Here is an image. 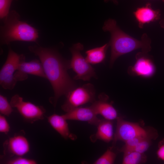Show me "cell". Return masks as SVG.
<instances>
[{
  "label": "cell",
  "mask_w": 164,
  "mask_h": 164,
  "mask_svg": "<svg viewBox=\"0 0 164 164\" xmlns=\"http://www.w3.org/2000/svg\"><path fill=\"white\" fill-rule=\"evenodd\" d=\"M83 49L84 46L80 43L75 44L70 48L72 57L69 60L70 68L76 74L74 80L89 81L92 77H97L94 68L81 54V51Z\"/></svg>",
  "instance_id": "obj_4"
},
{
  "label": "cell",
  "mask_w": 164,
  "mask_h": 164,
  "mask_svg": "<svg viewBox=\"0 0 164 164\" xmlns=\"http://www.w3.org/2000/svg\"><path fill=\"white\" fill-rule=\"evenodd\" d=\"M104 2H107L109 1L113 2L114 4L118 5V0H104Z\"/></svg>",
  "instance_id": "obj_27"
},
{
  "label": "cell",
  "mask_w": 164,
  "mask_h": 164,
  "mask_svg": "<svg viewBox=\"0 0 164 164\" xmlns=\"http://www.w3.org/2000/svg\"><path fill=\"white\" fill-rule=\"evenodd\" d=\"M151 139H147L139 142L135 146L126 149L122 152L129 151H134L142 153H144L149 148L151 144Z\"/></svg>",
  "instance_id": "obj_21"
},
{
  "label": "cell",
  "mask_w": 164,
  "mask_h": 164,
  "mask_svg": "<svg viewBox=\"0 0 164 164\" xmlns=\"http://www.w3.org/2000/svg\"><path fill=\"white\" fill-rule=\"evenodd\" d=\"M12 107L6 97L0 94V113L4 116H9L13 111Z\"/></svg>",
  "instance_id": "obj_22"
},
{
  "label": "cell",
  "mask_w": 164,
  "mask_h": 164,
  "mask_svg": "<svg viewBox=\"0 0 164 164\" xmlns=\"http://www.w3.org/2000/svg\"><path fill=\"white\" fill-rule=\"evenodd\" d=\"M47 120L52 127L65 139L76 140V136L70 132L67 120L62 115L54 114L48 116Z\"/></svg>",
  "instance_id": "obj_14"
},
{
  "label": "cell",
  "mask_w": 164,
  "mask_h": 164,
  "mask_svg": "<svg viewBox=\"0 0 164 164\" xmlns=\"http://www.w3.org/2000/svg\"><path fill=\"white\" fill-rule=\"evenodd\" d=\"M109 97L106 94H101L98 99L92 103L91 107L97 115L100 114L104 119L112 121L118 117L117 110L113 106V102L108 101Z\"/></svg>",
  "instance_id": "obj_11"
},
{
  "label": "cell",
  "mask_w": 164,
  "mask_h": 164,
  "mask_svg": "<svg viewBox=\"0 0 164 164\" xmlns=\"http://www.w3.org/2000/svg\"><path fill=\"white\" fill-rule=\"evenodd\" d=\"M102 29L104 32H109L111 34L109 42L111 47V67L122 55L139 49H141L142 52L147 53L151 50V40L146 33L142 34L140 40L137 39L123 31L114 19H109L106 21Z\"/></svg>",
  "instance_id": "obj_2"
},
{
  "label": "cell",
  "mask_w": 164,
  "mask_h": 164,
  "mask_svg": "<svg viewBox=\"0 0 164 164\" xmlns=\"http://www.w3.org/2000/svg\"><path fill=\"white\" fill-rule=\"evenodd\" d=\"M62 115L67 120L85 121L96 126L101 120L97 117V115L91 106L78 107Z\"/></svg>",
  "instance_id": "obj_12"
},
{
  "label": "cell",
  "mask_w": 164,
  "mask_h": 164,
  "mask_svg": "<svg viewBox=\"0 0 164 164\" xmlns=\"http://www.w3.org/2000/svg\"><path fill=\"white\" fill-rule=\"evenodd\" d=\"M162 1L163 2H164V0H162Z\"/></svg>",
  "instance_id": "obj_29"
},
{
  "label": "cell",
  "mask_w": 164,
  "mask_h": 164,
  "mask_svg": "<svg viewBox=\"0 0 164 164\" xmlns=\"http://www.w3.org/2000/svg\"><path fill=\"white\" fill-rule=\"evenodd\" d=\"M10 127L4 115H0V132L7 134L9 131Z\"/></svg>",
  "instance_id": "obj_25"
},
{
  "label": "cell",
  "mask_w": 164,
  "mask_h": 164,
  "mask_svg": "<svg viewBox=\"0 0 164 164\" xmlns=\"http://www.w3.org/2000/svg\"><path fill=\"white\" fill-rule=\"evenodd\" d=\"M112 147L108 148L106 152L97 159L94 164H112L114 163L116 154L112 150Z\"/></svg>",
  "instance_id": "obj_20"
},
{
  "label": "cell",
  "mask_w": 164,
  "mask_h": 164,
  "mask_svg": "<svg viewBox=\"0 0 164 164\" xmlns=\"http://www.w3.org/2000/svg\"><path fill=\"white\" fill-rule=\"evenodd\" d=\"M17 70L27 76L29 74L46 78L42 64L40 61L37 59L29 62H26L25 60H23Z\"/></svg>",
  "instance_id": "obj_16"
},
{
  "label": "cell",
  "mask_w": 164,
  "mask_h": 164,
  "mask_svg": "<svg viewBox=\"0 0 164 164\" xmlns=\"http://www.w3.org/2000/svg\"><path fill=\"white\" fill-rule=\"evenodd\" d=\"M10 103L12 108L16 109L23 119L29 123H32L44 118L46 110L43 106L25 101L18 94L12 97Z\"/></svg>",
  "instance_id": "obj_8"
},
{
  "label": "cell",
  "mask_w": 164,
  "mask_h": 164,
  "mask_svg": "<svg viewBox=\"0 0 164 164\" xmlns=\"http://www.w3.org/2000/svg\"><path fill=\"white\" fill-rule=\"evenodd\" d=\"M158 136L157 131L154 132L143 135H140L129 139L125 142V145L119 150L120 152L132 148L135 146L142 141L147 139H155Z\"/></svg>",
  "instance_id": "obj_19"
},
{
  "label": "cell",
  "mask_w": 164,
  "mask_h": 164,
  "mask_svg": "<svg viewBox=\"0 0 164 164\" xmlns=\"http://www.w3.org/2000/svg\"><path fill=\"white\" fill-rule=\"evenodd\" d=\"M135 59L134 65L128 68V74L144 78L152 77L155 71V67L151 56L148 53L141 51L136 54Z\"/></svg>",
  "instance_id": "obj_10"
},
{
  "label": "cell",
  "mask_w": 164,
  "mask_h": 164,
  "mask_svg": "<svg viewBox=\"0 0 164 164\" xmlns=\"http://www.w3.org/2000/svg\"><path fill=\"white\" fill-rule=\"evenodd\" d=\"M8 46V53L5 62L0 71V84L5 89L11 90L16 85L17 81L14 77V74L21 62L25 60L23 54H19L11 48L10 44Z\"/></svg>",
  "instance_id": "obj_6"
},
{
  "label": "cell",
  "mask_w": 164,
  "mask_h": 164,
  "mask_svg": "<svg viewBox=\"0 0 164 164\" xmlns=\"http://www.w3.org/2000/svg\"><path fill=\"white\" fill-rule=\"evenodd\" d=\"M5 160L4 162L8 164H36V161L33 159H28L21 156H14Z\"/></svg>",
  "instance_id": "obj_23"
},
{
  "label": "cell",
  "mask_w": 164,
  "mask_h": 164,
  "mask_svg": "<svg viewBox=\"0 0 164 164\" xmlns=\"http://www.w3.org/2000/svg\"><path fill=\"white\" fill-rule=\"evenodd\" d=\"M2 20L3 23L0 28L1 45H8L15 41L37 43L38 30L26 22L21 21L19 14L15 11H10Z\"/></svg>",
  "instance_id": "obj_3"
},
{
  "label": "cell",
  "mask_w": 164,
  "mask_h": 164,
  "mask_svg": "<svg viewBox=\"0 0 164 164\" xmlns=\"http://www.w3.org/2000/svg\"><path fill=\"white\" fill-rule=\"evenodd\" d=\"M13 0H0V18L4 19L9 12V9Z\"/></svg>",
  "instance_id": "obj_24"
},
{
  "label": "cell",
  "mask_w": 164,
  "mask_h": 164,
  "mask_svg": "<svg viewBox=\"0 0 164 164\" xmlns=\"http://www.w3.org/2000/svg\"><path fill=\"white\" fill-rule=\"evenodd\" d=\"M159 24L160 27L164 29V18L160 21Z\"/></svg>",
  "instance_id": "obj_28"
},
{
  "label": "cell",
  "mask_w": 164,
  "mask_h": 164,
  "mask_svg": "<svg viewBox=\"0 0 164 164\" xmlns=\"http://www.w3.org/2000/svg\"><path fill=\"white\" fill-rule=\"evenodd\" d=\"M122 163L123 164H139L145 163L147 158L144 153H142L134 151L123 152Z\"/></svg>",
  "instance_id": "obj_18"
},
{
  "label": "cell",
  "mask_w": 164,
  "mask_h": 164,
  "mask_svg": "<svg viewBox=\"0 0 164 164\" xmlns=\"http://www.w3.org/2000/svg\"><path fill=\"white\" fill-rule=\"evenodd\" d=\"M116 120V128L113 140V145L118 141L125 142L135 137L157 131L152 127L143 128L138 123L125 121L120 117L118 116Z\"/></svg>",
  "instance_id": "obj_7"
},
{
  "label": "cell",
  "mask_w": 164,
  "mask_h": 164,
  "mask_svg": "<svg viewBox=\"0 0 164 164\" xmlns=\"http://www.w3.org/2000/svg\"><path fill=\"white\" fill-rule=\"evenodd\" d=\"M109 46L108 43L101 46L87 50L85 52V59L90 64H95L103 62L105 59L106 52Z\"/></svg>",
  "instance_id": "obj_17"
},
{
  "label": "cell",
  "mask_w": 164,
  "mask_h": 164,
  "mask_svg": "<svg viewBox=\"0 0 164 164\" xmlns=\"http://www.w3.org/2000/svg\"><path fill=\"white\" fill-rule=\"evenodd\" d=\"M3 152L9 158L21 156L29 151L30 145L23 131L15 134L5 141L3 144Z\"/></svg>",
  "instance_id": "obj_9"
},
{
  "label": "cell",
  "mask_w": 164,
  "mask_h": 164,
  "mask_svg": "<svg viewBox=\"0 0 164 164\" xmlns=\"http://www.w3.org/2000/svg\"><path fill=\"white\" fill-rule=\"evenodd\" d=\"M157 155L158 158L164 162V139L159 143Z\"/></svg>",
  "instance_id": "obj_26"
},
{
  "label": "cell",
  "mask_w": 164,
  "mask_h": 164,
  "mask_svg": "<svg viewBox=\"0 0 164 164\" xmlns=\"http://www.w3.org/2000/svg\"><path fill=\"white\" fill-rule=\"evenodd\" d=\"M29 50L38 56L47 79L50 83L54 95L49 99L55 107L59 98L66 96L76 87L74 81L69 75V60L64 59L56 49L38 45L30 46Z\"/></svg>",
  "instance_id": "obj_1"
},
{
  "label": "cell",
  "mask_w": 164,
  "mask_h": 164,
  "mask_svg": "<svg viewBox=\"0 0 164 164\" xmlns=\"http://www.w3.org/2000/svg\"><path fill=\"white\" fill-rule=\"evenodd\" d=\"M112 121L101 119L96 126V132L91 135L90 139L94 142L99 139L106 142H109L113 140L114 132L113 125Z\"/></svg>",
  "instance_id": "obj_15"
},
{
  "label": "cell",
  "mask_w": 164,
  "mask_h": 164,
  "mask_svg": "<svg viewBox=\"0 0 164 164\" xmlns=\"http://www.w3.org/2000/svg\"><path fill=\"white\" fill-rule=\"evenodd\" d=\"M133 14L140 29L142 28L145 24L158 20L161 16L160 9H153L151 4L149 2L144 6L137 8L133 12Z\"/></svg>",
  "instance_id": "obj_13"
},
{
  "label": "cell",
  "mask_w": 164,
  "mask_h": 164,
  "mask_svg": "<svg viewBox=\"0 0 164 164\" xmlns=\"http://www.w3.org/2000/svg\"><path fill=\"white\" fill-rule=\"evenodd\" d=\"M66 97V100L61 108L67 112L86 104L93 103L96 100L95 91L92 84L88 83L76 87Z\"/></svg>",
  "instance_id": "obj_5"
}]
</instances>
